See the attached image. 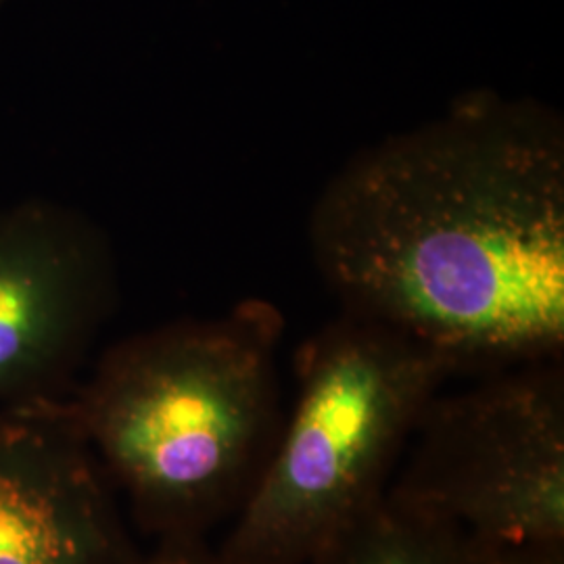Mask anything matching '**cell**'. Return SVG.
<instances>
[{
  "mask_svg": "<svg viewBox=\"0 0 564 564\" xmlns=\"http://www.w3.org/2000/svg\"><path fill=\"white\" fill-rule=\"evenodd\" d=\"M284 318L249 297L216 318L137 333L65 398L142 533L205 542L253 494L281 433Z\"/></svg>",
  "mask_w": 564,
  "mask_h": 564,
  "instance_id": "cell-2",
  "label": "cell"
},
{
  "mask_svg": "<svg viewBox=\"0 0 564 564\" xmlns=\"http://www.w3.org/2000/svg\"><path fill=\"white\" fill-rule=\"evenodd\" d=\"M305 564H484V545L387 489Z\"/></svg>",
  "mask_w": 564,
  "mask_h": 564,
  "instance_id": "cell-7",
  "label": "cell"
},
{
  "mask_svg": "<svg viewBox=\"0 0 564 564\" xmlns=\"http://www.w3.org/2000/svg\"><path fill=\"white\" fill-rule=\"evenodd\" d=\"M4 4H7V0H0V11L4 9Z\"/></svg>",
  "mask_w": 564,
  "mask_h": 564,
  "instance_id": "cell-10",
  "label": "cell"
},
{
  "mask_svg": "<svg viewBox=\"0 0 564 564\" xmlns=\"http://www.w3.org/2000/svg\"><path fill=\"white\" fill-rule=\"evenodd\" d=\"M460 375L402 333L343 312L295 356V402L223 564H305L377 505L426 405Z\"/></svg>",
  "mask_w": 564,
  "mask_h": 564,
  "instance_id": "cell-3",
  "label": "cell"
},
{
  "mask_svg": "<svg viewBox=\"0 0 564 564\" xmlns=\"http://www.w3.org/2000/svg\"><path fill=\"white\" fill-rule=\"evenodd\" d=\"M307 241L343 312L458 372L561 358L563 120L468 95L345 163L312 205Z\"/></svg>",
  "mask_w": 564,
  "mask_h": 564,
  "instance_id": "cell-1",
  "label": "cell"
},
{
  "mask_svg": "<svg viewBox=\"0 0 564 564\" xmlns=\"http://www.w3.org/2000/svg\"><path fill=\"white\" fill-rule=\"evenodd\" d=\"M389 491L481 545L564 544L563 358L437 393Z\"/></svg>",
  "mask_w": 564,
  "mask_h": 564,
  "instance_id": "cell-4",
  "label": "cell"
},
{
  "mask_svg": "<svg viewBox=\"0 0 564 564\" xmlns=\"http://www.w3.org/2000/svg\"><path fill=\"white\" fill-rule=\"evenodd\" d=\"M116 295L111 242L84 212L0 209V408L67 398Z\"/></svg>",
  "mask_w": 564,
  "mask_h": 564,
  "instance_id": "cell-5",
  "label": "cell"
},
{
  "mask_svg": "<svg viewBox=\"0 0 564 564\" xmlns=\"http://www.w3.org/2000/svg\"><path fill=\"white\" fill-rule=\"evenodd\" d=\"M141 564H223L216 550L205 542L158 544L155 552L147 554Z\"/></svg>",
  "mask_w": 564,
  "mask_h": 564,
  "instance_id": "cell-9",
  "label": "cell"
},
{
  "mask_svg": "<svg viewBox=\"0 0 564 564\" xmlns=\"http://www.w3.org/2000/svg\"><path fill=\"white\" fill-rule=\"evenodd\" d=\"M484 564H564V544L484 545Z\"/></svg>",
  "mask_w": 564,
  "mask_h": 564,
  "instance_id": "cell-8",
  "label": "cell"
},
{
  "mask_svg": "<svg viewBox=\"0 0 564 564\" xmlns=\"http://www.w3.org/2000/svg\"><path fill=\"white\" fill-rule=\"evenodd\" d=\"M67 400L0 408V564H141Z\"/></svg>",
  "mask_w": 564,
  "mask_h": 564,
  "instance_id": "cell-6",
  "label": "cell"
}]
</instances>
